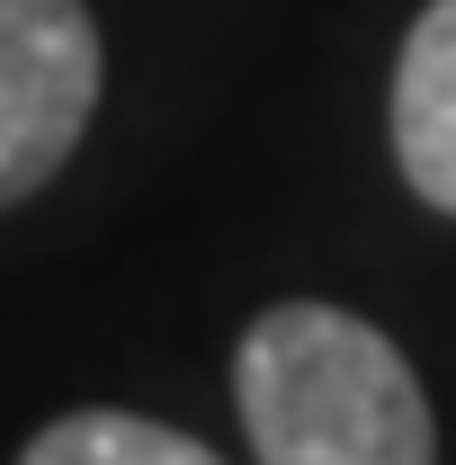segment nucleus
<instances>
[{"instance_id":"20e7f679","label":"nucleus","mask_w":456,"mask_h":465,"mask_svg":"<svg viewBox=\"0 0 456 465\" xmlns=\"http://www.w3.org/2000/svg\"><path fill=\"white\" fill-rule=\"evenodd\" d=\"M18 465H224V457L188 430L144 420V411H63L55 430L27 439Z\"/></svg>"},{"instance_id":"f03ea898","label":"nucleus","mask_w":456,"mask_h":465,"mask_svg":"<svg viewBox=\"0 0 456 465\" xmlns=\"http://www.w3.org/2000/svg\"><path fill=\"white\" fill-rule=\"evenodd\" d=\"M99 108V27L81 0H0V206L36 197Z\"/></svg>"},{"instance_id":"7ed1b4c3","label":"nucleus","mask_w":456,"mask_h":465,"mask_svg":"<svg viewBox=\"0 0 456 465\" xmlns=\"http://www.w3.org/2000/svg\"><path fill=\"white\" fill-rule=\"evenodd\" d=\"M394 162L421 206L456 215V0H430L394 63Z\"/></svg>"},{"instance_id":"f257e3e1","label":"nucleus","mask_w":456,"mask_h":465,"mask_svg":"<svg viewBox=\"0 0 456 465\" xmlns=\"http://www.w3.org/2000/svg\"><path fill=\"white\" fill-rule=\"evenodd\" d=\"M233 403L260 465H439L411 358L349 304H269L233 349Z\"/></svg>"}]
</instances>
